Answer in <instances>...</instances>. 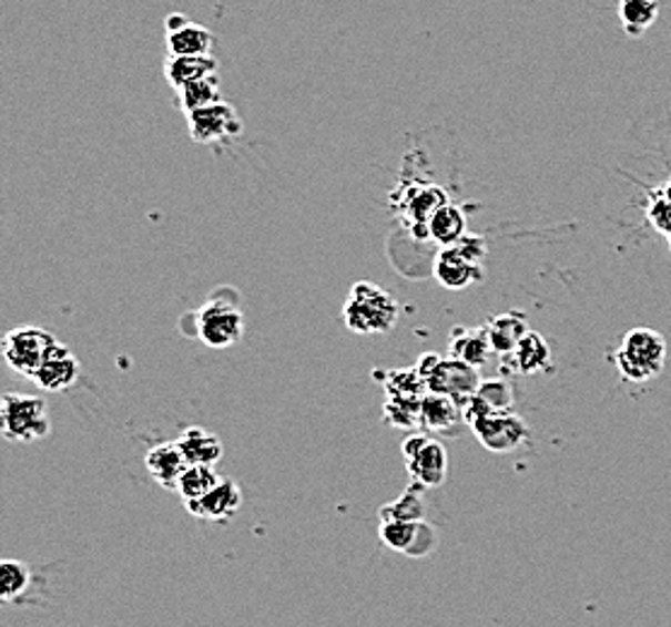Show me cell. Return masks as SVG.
Returning <instances> with one entry per match:
<instances>
[{"mask_svg":"<svg viewBox=\"0 0 671 627\" xmlns=\"http://www.w3.org/2000/svg\"><path fill=\"white\" fill-rule=\"evenodd\" d=\"M486 241L476 235H464L451 247H443L435 258L433 273L447 290H467L486 278L484 273Z\"/></svg>","mask_w":671,"mask_h":627,"instance_id":"cell-3","label":"cell"},{"mask_svg":"<svg viewBox=\"0 0 671 627\" xmlns=\"http://www.w3.org/2000/svg\"><path fill=\"white\" fill-rule=\"evenodd\" d=\"M176 97H180V106L184 114L196 112V109H203V106H211L223 100L221 80H217V73L209 75V78H201V80H196V83H191L176 92Z\"/></svg>","mask_w":671,"mask_h":627,"instance_id":"cell-29","label":"cell"},{"mask_svg":"<svg viewBox=\"0 0 671 627\" xmlns=\"http://www.w3.org/2000/svg\"><path fill=\"white\" fill-rule=\"evenodd\" d=\"M176 444H180L186 461L194 463V466H215V463L223 459V452H225L221 438H217L215 432L201 428V425L186 428L180 434Z\"/></svg>","mask_w":671,"mask_h":627,"instance_id":"cell-19","label":"cell"},{"mask_svg":"<svg viewBox=\"0 0 671 627\" xmlns=\"http://www.w3.org/2000/svg\"><path fill=\"white\" fill-rule=\"evenodd\" d=\"M660 16V0H621L619 20L628 37H642Z\"/></svg>","mask_w":671,"mask_h":627,"instance_id":"cell-25","label":"cell"},{"mask_svg":"<svg viewBox=\"0 0 671 627\" xmlns=\"http://www.w3.org/2000/svg\"><path fill=\"white\" fill-rule=\"evenodd\" d=\"M420 405L423 399H406V397H387L385 401V420L392 428L416 430L420 428Z\"/></svg>","mask_w":671,"mask_h":627,"instance_id":"cell-30","label":"cell"},{"mask_svg":"<svg viewBox=\"0 0 671 627\" xmlns=\"http://www.w3.org/2000/svg\"><path fill=\"white\" fill-rule=\"evenodd\" d=\"M189 121V133L191 138L201 145H223L235 141L237 135H242V119L237 114V109L230 102L221 100L211 106L196 109V112L186 114Z\"/></svg>","mask_w":671,"mask_h":627,"instance_id":"cell-9","label":"cell"},{"mask_svg":"<svg viewBox=\"0 0 671 627\" xmlns=\"http://www.w3.org/2000/svg\"><path fill=\"white\" fill-rule=\"evenodd\" d=\"M217 483H221V475H217L215 466H194V463H189V469L184 471L174 493L186 504L201 500L205 493H211Z\"/></svg>","mask_w":671,"mask_h":627,"instance_id":"cell-28","label":"cell"},{"mask_svg":"<svg viewBox=\"0 0 671 627\" xmlns=\"http://www.w3.org/2000/svg\"><path fill=\"white\" fill-rule=\"evenodd\" d=\"M244 314L225 299H211L196 311V336L203 346L225 350L237 346L244 336Z\"/></svg>","mask_w":671,"mask_h":627,"instance_id":"cell-8","label":"cell"},{"mask_svg":"<svg viewBox=\"0 0 671 627\" xmlns=\"http://www.w3.org/2000/svg\"><path fill=\"white\" fill-rule=\"evenodd\" d=\"M464 235H467V217H464L461 208L451 206V203H445V206L430 217L428 237L440 244V247H451V244H457Z\"/></svg>","mask_w":671,"mask_h":627,"instance_id":"cell-24","label":"cell"},{"mask_svg":"<svg viewBox=\"0 0 671 627\" xmlns=\"http://www.w3.org/2000/svg\"><path fill=\"white\" fill-rule=\"evenodd\" d=\"M464 422H467V418H464V405L457 399L433 391L426 393V399H423L420 405V428H426L435 434H445V438H455Z\"/></svg>","mask_w":671,"mask_h":627,"instance_id":"cell-15","label":"cell"},{"mask_svg":"<svg viewBox=\"0 0 671 627\" xmlns=\"http://www.w3.org/2000/svg\"><path fill=\"white\" fill-rule=\"evenodd\" d=\"M502 360L512 374H537L551 364V348L543 336L529 331L512 352L502 356Z\"/></svg>","mask_w":671,"mask_h":627,"instance_id":"cell-18","label":"cell"},{"mask_svg":"<svg viewBox=\"0 0 671 627\" xmlns=\"http://www.w3.org/2000/svg\"><path fill=\"white\" fill-rule=\"evenodd\" d=\"M423 490L416 483H410L404 493L387 502L379 510V520H396V522H423L426 520V500H423Z\"/></svg>","mask_w":671,"mask_h":627,"instance_id":"cell-26","label":"cell"},{"mask_svg":"<svg viewBox=\"0 0 671 627\" xmlns=\"http://www.w3.org/2000/svg\"><path fill=\"white\" fill-rule=\"evenodd\" d=\"M242 502V487L235 481L221 479L211 493H205L201 500L186 502V510L201 522H227L240 512Z\"/></svg>","mask_w":671,"mask_h":627,"instance_id":"cell-13","label":"cell"},{"mask_svg":"<svg viewBox=\"0 0 671 627\" xmlns=\"http://www.w3.org/2000/svg\"><path fill=\"white\" fill-rule=\"evenodd\" d=\"M30 584H32V569L22 561L6 557V561L0 563V602L3 604L20 602V596L30 589Z\"/></svg>","mask_w":671,"mask_h":627,"instance_id":"cell-27","label":"cell"},{"mask_svg":"<svg viewBox=\"0 0 671 627\" xmlns=\"http://www.w3.org/2000/svg\"><path fill=\"white\" fill-rule=\"evenodd\" d=\"M669 244H671V235H669Z\"/></svg>","mask_w":671,"mask_h":627,"instance_id":"cell-32","label":"cell"},{"mask_svg":"<svg viewBox=\"0 0 671 627\" xmlns=\"http://www.w3.org/2000/svg\"><path fill=\"white\" fill-rule=\"evenodd\" d=\"M379 541L394 553H401L408 557H428L437 548V531L426 520L423 522L379 520Z\"/></svg>","mask_w":671,"mask_h":627,"instance_id":"cell-11","label":"cell"},{"mask_svg":"<svg viewBox=\"0 0 671 627\" xmlns=\"http://www.w3.org/2000/svg\"><path fill=\"white\" fill-rule=\"evenodd\" d=\"M416 370L428 384V391L445 393V397L457 399L461 405L474 397L478 387H481L478 367L455 358H443L437 356V352L423 356L416 364Z\"/></svg>","mask_w":671,"mask_h":627,"instance_id":"cell-5","label":"cell"},{"mask_svg":"<svg viewBox=\"0 0 671 627\" xmlns=\"http://www.w3.org/2000/svg\"><path fill=\"white\" fill-rule=\"evenodd\" d=\"M410 483L420 487H440L447 481V449L440 440L423 432L408 434L401 444Z\"/></svg>","mask_w":671,"mask_h":627,"instance_id":"cell-6","label":"cell"},{"mask_svg":"<svg viewBox=\"0 0 671 627\" xmlns=\"http://www.w3.org/2000/svg\"><path fill=\"white\" fill-rule=\"evenodd\" d=\"M217 73V61L213 56H170L164 59V78L174 92L196 83L201 78Z\"/></svg>","mask_w":671,"mask_h":627,"instance_id":"cell-21","label":"cell"},{"mask_svg":"<svg viewBox=\"0 0 671 627\" xmlns=\"http://www.w3.org/2000/svg\"><path fill=\"white\" fill-rule=\"evenodd\" d=\"M145 469L150 473V479H153L160 487L176 490L184 471L189 469V461L174 440V442H162L150 446L145 454Z\"/></svg>","mask_w":671,"mask_h":627,"instance_id":"cell-16","label":"cell"},{"mask_svg":"<svg viewBox=\"0 0 671 627\" xmlns=\"http://www.w3.org/2000/svg\"><path fill=\"white\" fill-rule=\"evenodd\" d=\"M486 331L490 338L492 352L508 356V352H512L519 346V340H522L531 329H529V321L522 311L508 309V311L498 314V317H492L486 326Z\"/></svg>","mask_w":671,"mask_h":627,"instance_id":"cell-20","label":"cell"},{"mask_svg":"<svg viewBox=\"0 0 671 627\" xmlns=\"http://www.w3.org/2000/svg\"><path fill=\"white\" fill-rule=\"evenodd\" d=\"M401 317L396 297L377 282H355L344 305V321L348 331L358 336L389 333Z\"/></svg>","mask_w":671,"mask_h":627,"instance_id":"cell-1","label":"cell"},{"mask_svg":"<svg viewBox=\"0 0 671 627\" xmlns=\"http://www.w3.org/2000/svg\"><path fill=\"white\" fill-rule=\"evenodd\" d=\"M447 201V196L443 194V188L437 186H423L418 188L416 194H410V198L404 203L406 210V220L414 229H426L428 232V223L430 217L440 210Z\"/></svg>","mask_w":671,"mask_h":627,"instance_id":"cell-23","label":"cell"},{"mask_svg":"<svg viewBox=\"0 0 671 627\" xmlns=\"http://www.w3.org/2000/svg\"><path fill=\"white\" fill-rule=\"evenodd\" d=\"M667 338L648 326L631 329L623 338L619 348L613 352V364L619 374L631 381V384H645L664 372L667 364Z\"/></svg>","mask_w":671,"mask_h":627,"instance_id":"cell-2","label":"cell"},{"mask_svg":"<svg viewBox=\"0 0 671 627\" xmlns=\"http://www.w3.org/2000/svg\"><path fill=\"white\" fill-rule=\"evenodd\" d=\"M476 434V440L481 442L488 452L496 454H508L515 449L522 446L527 440V422L519 418L515 411H500V413H488L484 418L474 420L469 425Z\"/></svg>","mask_w":671,"mask_h":627,"instance_id":"cell-10","label":"cell"},{"mask_svg":"<svg viewBox=\"0 0 671 627\" xmlns=\"http://www.w3.org/2000/svg\"><path fill=\"white\" fill-rule=\"evenodd\" d=\"M654 194L657 198L648 213L650 223L660 232H664V235H671V184L662 191H654Z\"/></svg>","mask_w":671,"mask_h":627,"instance_id":"cell-31","label":"cell"},{"mask_svg":"<svg viewBox=\"0 0 671 627\" xmlns=\"http://www.w3.org/2000/svg\"><path fill=\"white\" fill-rule=\"evenodd\" d=\"M164 24L170 56H213L215 37L209 27L191 22L186 16H170Z\"/></svg>","mask_w":671,"mask_h":627,"instance_id":"cell-12","label":"cell"},{"mask_svg":"<svg viewBox=\"0 0 671 627\" xmlns=\"http://www.w3.org/2000/svg\"><path fill=\"white\" fill-rule=\"evenodd\" d=\"M78 377H80V360L73 356L71 348L59 343L49 352L47 360L41 362L32 381L39 389H44L49 393H61L71 389Z\"/></svg>","mask_w":671,"mask_h":627,"instance_id":"cell-14","label":"cell"},{"mask_svg":"<svg viewBox=\"0 0 671 627\" xmlns=\"http://www.w3.org/2000/svg\"><path fill=\"white\" fill-rule=\"evenodd\" d=\"M500 411H515V391L508 381L502 379L481 381L478 391L467 403H464V418H467V425H471L474 420L484 418L488 413H500Z\"/></svg>","mask_w":671,"mask_h":627,"instance_id":"cell-17","label":"cell"},{"mask_svg":"<svg viewBox=\"0 0 671 627\" xmlns=\"http://www.w3.org/2000/svg\"><path fill=\"white\" fill-rule=\"evenodd\" d=\"M0 430L10 442L30 444L49 438L51 418L47 401L30 393H6L0 401Z\"/></svg>","mask_w":671,"mask_h":627,"instance_id":"cell-4","label":"cell"},{"mask_svg":"<svg viewBox=\"0 0 671 627\" xmlns=\"http://www.w3.org/2000/svg\"><path fill=\"white\" fill-rule=\"evenodd\" d=\"M490 352L492 346L486 326H481V329H464V326H457L449 336V358L481 367L490 358Z\"/></svg>","mask_w":671,"mask_h":627,"instance_id":"cell-22","label":"cell"},{"mask_svg":"<svg viewBox=\"0 0 671 627\" xmlns=\"http://www.w3.org/2000/svg\"><path fill=\"white\" fill-rule=\"evenodd\" d=\"M59 346L57 336L41 326H16L3 336V358L22 377H34V372L47 360L49 352Z\"/></svg>","mask_w":671,"mask_h":627,"instance_id":"cell-7","label":"cell"}]
</instances>
